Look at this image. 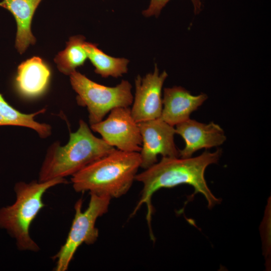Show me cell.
Returning a JSON list of instances; mask_svg holds the SVG:
<instances>
[{
	"label": "cell",
	"mask_w": 271,
	"mask_h": 271,
	"mask_svg": "<svg viewBox=\"0 0 271 271\" xmlns=\"http://www.w3.org/2000/svg\"><path fill=\"white\" fill-rule=\"evenodd\" d=\"M221 154L222 151L219 149L214 152L206 151L195 157H162L159 162L137 175L136 180L142 183L143 187L141 197L131 216L135 215L143 204L146 205V219L151 238L154 237L151 229L154 210L152 197L159 189L188 184L194 188V195L200 193L204 196L209 208L221 202V200L216 198L208 187L204 173L209 165L218 162Z\"/></svg>",
	"instance_id": "1"
},
{
	"label": "cell",
	"mask_w": 271,
	"mask_h": 271,
	"mask_svg": "<svg viewBox=\"0 0 271 271\" xmlns=\"http://www.w3.org/2000/svg\"><path fill=\"white\" fill-rule=\"evenodd\" d=\"M141 165L140 153L116 149L73 175L71 182L77 192L119 198L130 189Z\"/></svg>",
	"instance_id": "2"
},
{
	"label": "cell",
	"mask_w": 271,
	"mask_h": 271,
	"mask_svg": "<svg viewBox=\"0 0 271 271\" xmlns=\"http://www.w3.org/2000/svg\"><path fill=\"white\" fill-rule=\"evenodd\" d=\"M115 149L102 138L95 137L87 123L80 119L77 130L70 133L65 145L61 146L58 142L50 145L40 168L38 181L72 176Z\"/></svg>",
	"instance_id": "3"
},
{
	"label": "cell",
	"mask_w": 271,
	"mask_h": 271,
	"mask_svg": "<svg viewBox=\"0 0 271 271\" xmlns=\"http://www.w3.org/2000/svg\"><path fill=\"white\" fill-rule=\"evenodd\" d=\"M65 178L47 181L19 182L14 188L15 202L0 209V227L16 239L17 246L21 250L38 251L40 248L32 239L29 229L40 211L45 206L43 197L45 192L56 185L65 184Z\"/></svg>",
	"instance_id": "4"
},
{
	"label": "cell",
	"mask_w": 271,
	"mask_h": 271,
	"mask_svg": "<svg viewBox=\"0 0 271 271\" xmlns=\"http://www.w3.org/2000/svg\"><path fill=\"white\" fill-rule=\"evenodd\" d=\"M69 76L71 85L77 94V104L88 110L90 125L102 120L113 109L128 107L132 103V86L127 80L108 87L92 81L76 70Z\"/></svg>",
	"instance_id": "5"
},
{
	"label": "cell",
	"mask_w": 271,
	"mask_h": 271,
	"mask_svg": "<svg viewBox=\"0 0 271 271\" xmlns=\"http://www.w3.org/2000/svg\"><path fill=\"white\" fill-rule=\"evenodd\" d=\"M88 207L82 211L83 200L75 204V215L66 240L58 252L53 257L56 260V271L67 270L78 248L83 243L93 244L99 236L95 227L97 219L108 211L111 198L90 193Z\"/></svg>",
	"instance_id": "6"
},
{
	"label": "cell",
	"mask_w": 271,
	"mask_h": 271,
	"mask_svg": "<svg viewBox=\"0 0 271 271\" xmlns=\"http://www.w3.org/2000/svg\"><path fill=\"white\" fill-rule=\"evenodd\" d=\"M90 128L117 150L139 153L141 150L140 130L138 123L131 115L129 107L113 109L105 119L90 125Z\"/></svg>",
	"instance_id": "7"
},
{
	"label": "cell",
	"mask_w": 271,
	"mask_h": 271,
	"mask_svg": "<svg viewBox=\"0 0 271 271\" xmlns=\"http://www.w3.org/2000/svg\"><path fill=\"white\" fill-rule=\"evenodd\" d=\"M138 125L142 139L141 168L146 169L156 164L159 155L162 157H179V151L174 142V126L160 118L139 122Z\"/></svg>",
	"instance_id": "8"
},
{
	"label": "cell",
	"mask_w": 271,
	"mask_h": 271,
	"mask_svg": "<svg viewBox=\"0 0 271 271\" xmlns=\"http://www.w3.org/2000/svg\"><path fill=\"white\" fill-rule=\"evenodd\" d=\"M168 77L165 71L159 73L155 65L153 73L135 79V95L130 112L135 121L139 123L160 118L163 108L162 90Z\"/></svg>",
	"instance_id": "9"
},
{
	"label": "cell",
	"mask_w": 271,
	"mask_h": 271,
	"mask_svg": "<svg viewBox=\"0 0 271 271\" xmlns=\"http://www.w3.org/2000/svg\"><path fill=\"white\" fill-rule=\"evenodd\" d=\"M176 133L184 140V148L179 151V157H191L196 151L221 145L226 140L223 129L214 122H199L189 118L176 125Z\"/></svg>",
	"instance_id": "10"
},
{
	"label": "cell",
	"mask_w": 271,
	"mask_h": 271,
	"mask_svg": "<svg viewBox=\"0 0 271 271\" xmlns=\"http://www.w3.org/2000/svg\"><path fill=\"white\" fill-rule=\"evenodd\" d=\"M207 99L205 94L193 95L181 86L165 88L160 118L170 125L176 126L190 118V114Z\"/></svg>",
	"instance_id": "11"
},
{
	"label": "cell",
	"mask_w": 271,
	"mask_h": 271,
	"mask_svg": "<svg viewBox=\"0 0 271 271\" xmlns=\"http://www.w3.org/2000/svg\"><path fill=\"white\" fill-rule=\"evenodd\" d=\"M51 71L39 57H33L21 63L17 69L15 86L24 97L33 98L43 94L49 85Z\"/></svg>",
	"instance_id": "12"
},
{
	"label": "cell",
	"mask_w": 271,
	"mask_h": 271,
	"mask_svg": "<svg viewBox=\"0 0 271 271\" xmlns=\"http://www.w3.org/2000/svg\"><path fill=\"white\" fill-rule=\"evenodd\" d=\"M42 0H2L0 7L8 10L14 17L17 26L15 47L23 54L36 39L31 31L34 13Z\"/></svg>",
	"instance_id": "13"
},
{
	"label": "cell",
	"mask_w": 271,
	"mask_h": 271,
	"mask_svg": "<svg viewBox=\"0 0 271 271\" xmlns=\"http://www.w3.org/2000/svg\"><path fill=\"white\" fill-rule=\"evenodd\" d=\"M46 111L43 108L32 113H24L12 106L0 93V126L14 125L32 128L41 138L49 137L52 132L51 126L35 120V117Z\"/></svg>",
	"instance_id": "14"
},
{
	"label": "cell",
	"mask_w": 271,
	"mask_h": 271,
	"mask_svg": "<svg viewBox=\"0 0 271 271\" xmlns=\"http://www.w3.org/2000/svg\"><path fill=\"white\" fill-rule=\"evenodd\" d=\"M88 58L95 67L94 71L101 77L115 78L127 73L129 61L124 58L110 56L98 48L95 44L85 42Z\"/></svg>",
	"instance_id": "15"
},
{
	"label": "cell",
	"mask_w": 271,
	"mask_h": 271,
	"mask_svg": "<svg viewBox=\"0 0 271 271\" xmlns=\"http://www.w3.org/2000/svg\"><path fill=\"white\" fill-rule=\"evenodd\" d=\"M85 38L77 35L70 38L65 49L55 57L58 70L65 75H70L76 69L82 66L88 58L84 48Z\"/></svg>",
	"instance_id": "16"
},
{
	"label": "cell",
	"mask_w": 271,
	"mask_h": 271,
	"mask_svg": "<svg viewBox=\"0 0 271 271\" xmlns=\"http://www.w3.org/2000/svg\"><path fill=\"white\" fill-rule=\"evenodd\" d=\"M170 0H151L148 8L143 11V15L146 17L155 16L158 17L161 11ZM195 14L202 9V0H191Z\"/></svg>",
	"instance_id": "17"
}]
</instances>
